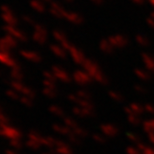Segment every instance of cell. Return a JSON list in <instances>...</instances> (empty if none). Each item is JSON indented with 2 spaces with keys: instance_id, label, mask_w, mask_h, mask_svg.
Masks as SVG:
<instances>
[{
  "instance_id": "obj_1",
  "label": "cell",
  "mask_w": 154,
  "mask_h": 154,
  "mask_svg": "<svg viewBox=\"0 0 154 154\" xmlns=\"http://www.w3.org/2000/svg\"><path fill=\"white\" fill-rule=\"evenodd\" d=\"M33 28H34V33H33L32 38L34 41H36L39 44H43V43L46 42V39H47V32H46V29L40 24H34L33 25Z\"/></svg>"
},
{
  "instance_id": "obj_2",
  "label": "cell",
  "mask_w": 154,
  "mask_h": 154,
  "mask_svg": "<svg viewBox=\"0 0 154 154\" xmlns=\"http://www.w3.org/2000/svg\"><path fill=\"white\" fill-rule=\"evenodd\" d=\"M1 134L10 140H17L21 137V132L15 127H10L7 124L1 125Z\"/></svg>"
},
{
  "instance_id": "obj_3",
  "label": "cell",
  "mask_w": 154,
  "mask_h": 154,
  "mask_svg": "<svg viewBox=\"0 0 154 154\" xmlns=\"http://www.w3.org/2000/svg\"><path fill=\"white\" fill-rule=\"evenodd\" d=\"M17 45V40L11 37L10 35H6L5 37L0 39V50L1 51H7L9 49L16 47Z\"/></svg>"
},
{
  "instance_id": "obj_4",
  "label": "cell",
  "mask_w": 154,
  "mask_h": 154,
  "mask_svg": "<svg viewBox=\"0 0 154 154\" xmlns=\"http://www.w3.org/2000/svg\"><path fill=\"white\" fill-rule=\"evenodd\" d=\"M12 87H13L14 90H16L17 92H19L20 94H22L23 96H27V97H34V91L32 89H30L28 87H26L25 85H23L22 83H19L18 81H13L11 83Z\"/></svg>"
},
{
  "instance_id": "obj_5",
  "label": "cell",
  "mask_w": 154,
  "mask_h": 154,
  "mask_svg": "<svg viewBox=\"0 0 154 154\" xmlns=\"http://www.w3.org/2000/svg\"><path fill=\"white\" fill-rule=\"evenodd\" d=\"M4 29L6 30V32H7L8 35H10L11 37H13L14 39L18 40V41H25L26 40V35L24 34L23 32L19 31V30H17L16 28H15L14 26H5Z\"/></svg>"
},
{
  "instance_id": "obj_6",
  "label": "cell",
  "mask_w": 154,
  "mask_h": 154,
  "mask_svg": "<svg viewBox=\"0 0 154 154\" xmlns=\"http://www.w3.org/2000/svg\"><path fill=\"white\" fill-rule=\"evenodd\" d=\"M0 63L4 64L6 66H9L11 68L16 67V61L7 51H1L0 50Z\"/></svg>"
},
{
  "instance_id": "obj_7",
  "label": "cell",
  "mask_w": 154,
  "mask_h": 154,
  "mask_svg": "<svg viewBox=\"0 0 154 154\" xmlns=\"http://www.w3.org/2000/svg\"><path fill=\"white\" fill-rule=\"evenodd\" d=\"M20 54H21V56H22L23 58H25V59L30 61V62L38 63L42 59L39 53L32 51V50H21Z\"/></svg>"
},
{
  "instance_id": "obj_8",
  "label": "cell",
  "mask_w": 154,
  "mask_h": 154,
  "mask_svg": "<svg viewBox=\"0 0 154 154\" xmlns=\"http://www.w3.org/2000/svg\"><path fill=\"white\" fill-rule=\"evenodd\" d=\"M52 73L54 74L55 78L56 79H59L61 81L63 82H67L69 81V75L65 70L62 69L61 67H58V66H53L52 67Z\"/></svg>"
},
{
  "instance_id": "obj_9",
  "label": "cell",
  "mask_w": 154,
  "mask_h": 154,
  "mask_svg": "<svg viewBox=\"0 0 154 154\" xmlns=\"http://www.w3.org/2000/svg\"><path fill=\"white\" fill-rule=\"evenodd\" d=\"M2 19L9 26H15L18 22L17 17L15 16L14 14L10 13V12H9V13H3L2 14Z\"/></svg>"
},
{
  "instance_id": "obj_10",
  "label": "cell",
  "mask_w": 154,
  "mask_h": 154,
  "mask_svg": "<svg viewBox=\"0 0 154 154\" xmlns=\"http://www.w3.org/2000/svg\"><path fill=\"white\" fill-rule=\"evenodd\" d=\"M68 51H69L70 55H71L72 59L74 61H76V62H82L83 61V62H84V57L82 56V53L73 45L69 48Z\"/></svg>"
},
{
  "instance_id": "obj_11",
  "label": "cell",
  "mask_w": 154,
  "mask_h": 154,
  "mask_svg": "<svg viewBox=\"0 0 154 154\" xmlns=\"http://www.w3.org/2000/svg\"><path fill=\"white\" fill-rule=\"evenodd\" d=\"M50 50L52 51L55 56L59 57V58H65L66 57V50L64 49L62 46L59 45H51L50 46Z\"/></svg>"
},
{
  "instance_id": "obj_12",
  "label": "cell",
  "mask_w": 154,
  "mask_h": 154,
  "mask_svg": "<svg viewBox=\"0 0 154 154\" xmlns=\"http://www.w3.org/2000/svg\"><path fill=\"white\" fill-rule=\"evenodd\" d=\"M73 77H74V80L78 84H86V83L89 82L88 76L81 71H76L74 73V75H73Z\"/></svg>"
},
{
  "instance_id": "obj_13",
  "label": "cell",
  "mask_w": 154,
  "mask_h": 154,
  "mask_svg": "<svg viewBox=\"0 0 154 154\" xmlns=\"http://www.w3.org/2000/svg\"><path fill=\"white\" fill-rule=\"evenodd\" d=\"M50 11H51V13L53 14V16L58 17V18H64V15L66 13V11L64 10L63 8H61V6H58L56 4H53L51 6Z\"/></svg>"
},
{
  "instance_id": "obj_14",
  "label": "cell",
  "mask_w": 154,
  "mask_h": 154,
  "mask_svg": "<svg viewBox=\"0 0 154 154\" xmlns=\"http://www.w3.org/2000/svg\"><path fill=\"white\" fill-rule=\"evenodd\" d=\"M64 18L66 20H68L69 22L71 23H74V24H78L82 21V18L79 16L78 14H75V13H69V12L66 11L65 15H64Z\"/></svg>"
},
{
  "instance_id": "obj_15",
  "label": "cell",
  "mask_w": 154,
  "mask_h": 154,
  "mask_svg": "<svg viewBox=\"0 0 154 154\" xmlns=\"http://www.w3.org/2000/svg\"><path fill=\"white\" fill-rule=\"evenodd\" d=\"M53 37L56 41L59 42L60 44H63V43H65L66 41H68V39L66 38V35L64 34L63 32L58 31V30H55L53 32Z\"/></svg>"
},
{
  "instance_id": "obj_16",
  "label": "cell",
  "mask_w": 154,
  "mask_h": 154,
  "mask_svg": "<svg viewBox=\"0 0 154 154\" xmlns=\"http://www.w3.org/2000/svg\"><path fill=\"white\" fill-rule=\"evenodd\" d=\"M10 75L15 81H19V80H21L23 78V73L17 66L14 67V68H12V71L10 73Z\"/></svg>"
},
{
  "instance_id": "obj_17",
  "label": "cell",
  "mask_w": 154,
  "mask_h": 154,
  "mask_svg": "<svg viewBox=\"0 0 154 154\" xmlns=\"http://www.w3.org/2000/svg\"><path fill=\"white\" fill-rule=\"evenodd\" d=\"M53 129L57 132V133H60V134H62V135H67V134L70 133L69 128L67 127L66 125L61 126V125L55 124V125H53Z\"/></svg>"
},
{
  "instance_id": "obj_18",
  "label": "cell",
  "mask_w": 154,
  "mask_h": 154,
  "mask_svg": "<svg viewBox=\"0 0 154 154\" xmlns=\"http://www.w3.org/2000/svg\"><path fill=\"white\" fill-rule=\"evenodd\" d=\"M49 111H50L52 114L56 115V116H63L64 111L61 107H58L56 105H51L49 107Z\"/></svg>"
},
{
  "instance_id": "obj_19",
  "label": "cell",
  "mask_w": 154,
  "mask_h": 154,
  "mask_svg": "<svg viewBox=\"0 0 154 154\" xmlns=\"http://www.w3.org/2000/svg\"><path fill=\"white\" fill-rule=\"evenodd\" d=\"M31 6L32 8L36 10L37 12H43L44 11V5H42L41 3H39L38 1H33L31 2Z\"/></svg>"
},
{
  "instance_id": "obj_20",
  "label": "cell",
  "mask_w": 154,
  "mask_h": 154,
  "mask_svg": "<svg viewBox=\"0 0 154 154\" xmlns=\"http://www.w3.org/2000/svg\"><path fill=\"white\" fill-rule=\"evenodd\" d=\"M43 93H44L47 97H56V91H55V89H50V88H45L44 90H43Z\"/></svg>"
},
{
  "instance_id": "obj_21",
  "label": "cell",
  "mask_w": 154,
  "mask_h": 154,
  "mask_svg": "<svg viewBox=\"0 0 154 154\" xmlns=\"http://www.w3.org/2000/svg\"><path fill=\"white\" fill-rule=\"evenodd\" d=\"M6 94L9 98H12V99H20V96L18 95L16 92L13 90H6Z\"/></svg>"
},
{
  "instance_id": "obj_22",
  "label": "cell",
  "mask_w": 154,
  "mask_h": 154,
  "mask_svg": "<svg viewBox=\"0 0 154 154\" xmlns=\"http://www.w3.org/2000/svg\"><path fill=\"white\" fill-rule=\"evenodd\" d=\"M19 100L24 104V105H27V106H31V105H32V100L30 99V97L22 96V97H20V99H19Z\"/></svg>"
},
{
  "instance_id": "obj_23",
  "label": "cell",
  "mask_w": 154,
  "mask_h": 154,
  "mask_svg": "<svg viewBox=\"0 0 154 154\" xmlns=\"http://www.w3.org/2000/svg\"><path fill=\"white\" fill-rule=\"evenodd\" d=\"M9 122V118L5 114H3L1 112L0 113V126L1 125H6Z\"/></svg>"
},
{
  "instance_id": "obj_24",
  "label": "cell",
  "mask_w": 154,
  "mask_h": 154,
  "mask_svg": "<svg viewBox=\"0 0 154 154\" xmlns=\"http://www.w3.org/2000/svg\"><path fill=\"white\" fill-rule=\"evenodd\" d=\"M10 145H12L13 147H20L21 146V142L19 141V139L17 140H10Z\"/></svg>"
},
{
  "instance_id": "obj_25",
  "label": "cell",
  "mask_w": 154,
  "mask_h": 154,
  "mask_svg": "<svg viewBox=\"0 0 154 154\" xmlns=\"http://www.w3.org/2000/svg\"><path fill=\"white\" fill-rule=\"evenodd\" d=\"M23 20L25 21V22L28 23V24H33V25L35 24L32 18H31V17H29V16H24V17H23Z\"/></svg>"
},
{
  "instance_id": "obj_26",
  "label": "cell",
  "mask_w": 154,
  "mask_h": 154,
  "mask_svg": "<svg viewBox=\"0 0 154 154\" xmlns=\"http://www.w3.org/2000/svg\"><path fill=\"white\" fill-rule=\"evenodd\" d=\"M2 112V108H1V106H0V113Z\"/></svg>"
},
{
  "instance_id": "obj_27",
  "label": "cell",
  "mask_w": 154,
  "mask_h": 154,
  "mask_svg": "<svg viewBox=\"0 0 154 154\" xmlns=\"http://www.w3.org/2000/svg\"><path fill=\"white\" fill-rule=\"evenodd\" d=\"M0 134H1V127H0Z\"/></svg>"
}]
</instances>
